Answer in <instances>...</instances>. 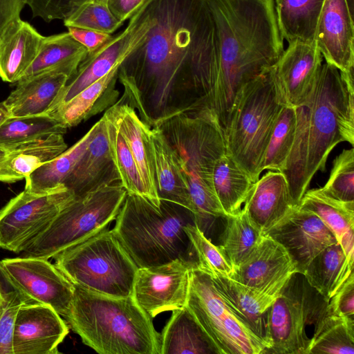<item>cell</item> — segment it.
Instances as JSON below:
<instances>
[{"instance_id": "cell-1", "label": "cell", "mask_w": 354, "mask_h": 354, "mask_svg": "<svg viewBox=\"0 0 354 354\" xmlns=\"http://www.w3.org/2000/svg\"><path fill=\"white\" fill-rule=\"evenodd\" d=\"M153 24L122 62L118 100L151 127L181 110L204 106L218 76V43L207 0H149Z\"/></svg>"}, {"instance_id": "cell-2", "label": "cell", "mask_w": 354, "mask_h": 354, "mask_svg": "<svg viewBox=\"0 0 354 354\" xmlns=\"http://www.w3.org/2000/svg\"><path fill=\"white\" fill-rule=\"evenodd\" d=\"M218 43V69L209 109L225 132L237 92L273 66L283 50L274 0H207Z\"/></svg>"}, {"instance_id": "cell-3", "label": "cell", "mask_w": 354, "mask_h": 354, "mask_svg": "<svg viewBox=\"0 0 354 354\" xmlns=\"http://www.w3.org/2000/svg\"><path fill=\"white\" fill-rule=\"evenodd\" d=\"M156 126L184 174L195 209V223L205 234L215 220L227 216L213 187L215 164L226 153L223 130L207 108L177 112Z\"/></svg>"}, {"instance_id": "cell-4", "label": "cell", "mask_w": 354, "mask_h": 354, "mask_svg": "<svg viewBox=\"0 0 354 354\" xmlns=\"http://www.w3.org/2000/svg\"><path fill=\"white\" fill-rule=\"evenodd\" d=\"M74 288L63 317L85 345L100 354H160L159 334L132 296L111 297Z\"/></svg>"}, {"instance_id": "cell-5", "label": "cell", "mask_w": 354, "mask_h": 354, "mask_svg": "<svg viewBox=\"0 0 354 354\" xmlns=\"http://www.w3.org/2000/svg\"><path fill=\"white\" fill-rule=\"evenodd\" d=\"M112 229L137 267L160 266L176 259L196 266V256L185 227L194 214L176 203L160 200L155 207L143 197L127 194Z\"/></svg>"}, {"instance_id": "cell-6", "label": "cell", "mask_w": 354, "mask_h": 354, "mask_svg": "<svg viewBox=\"0 0 354 354\" xmlns=\"http://www.w3.org/2000/svg\"><path fill=\"white\" fill-rule=\"evenodd\" d=\"M353 69L341 72L322 63L313 88L301 109L307 145L305 185L324 171L328 155L341 142L354 145Z\"/></svg>"}, {"instance_id": "cell-7", "label": "cell", "mask_w": 354, "mask_h": 354, "mask_svg": "<svg viewBox=\"0 0 354 354\" xmlns=\"http://www.w3.org/2000/svg\"><path fill=\"white\" fill-rule=\"evenodd\" d=\"M286 106L272 66L237 92L224 133L226 153L256 182L278 117Z\"/></svg>"}, {"instance_id": "cell-8", "label": "cell", "mask_w": 354, "mask_h": 354, "mask_svg": "<svg viewBox=\"0 0 354 354\" xmlns=\"http://www.w3.org/2000/svg\"><path fill=\"white\" fill-rule=\"evenodd\" d=\"M53 259L74 286L107 296H132L138 268L108 227Z\"/></svg>"}, {"instance_id": "cell-9", "label": "cell", "mask_w": 354, "mask_h": 354, "mask_svg": "<svg viewBox=\"0 0 354 354\" xmlns=\"http://www.w3.org/2000/svg\"><path fill=\"white\" fill-rule=\"evenodd\" d=\"M121 183L102 185L75 197L22 252V257L53 258L108 227L127 196Z\"/></svg>"}, {"instance_id": "cell-10", "label": "cell", "mask_w": 354, "mask_h": 354, "mask_svg": "<svg viewBox=\"0 0 354 354\" xmlns=\"http://www.w3.org/2000/svg\"><path fill=\"white\" fill-rule=\"evenodd\" d=\"M186 306L217 354H261L269 344L230 307L212 278L192 268Z\"/></svg>"}, {"instance_id": "cell-11", "label": "cell", "mask_w": 354, "mask_h": 354, "mask_svg": "<svg viewBox=\"0 0 354 354\" xmlns=\"http://www.w3.org/2000/svg\"><path fill=\"white\" fill-rule=\"evenodd\" d=\"M301 276L292 275L268 310L266 339L270 348L264 353L306 354L310 342L306 328L326 311L328 301Z\"/></svg>"}, {"instance_id": "cell-12", "label": "cell", "mask_w": 354, "mask_h": 354, "mask_svg": "<svg viewBox=\"0 0 354 354\" xmlns=\"http://www.w3.org/2000/svg\"><path fill=\"white\" fill-rule=\"evenodd\" d=\"M75 198L64 186L44 194L24 189L0 209V248L22 252Z\"/></svg>"}, {"instance_id": "cell-13", "label": "cell", "mask_w": 354, "mask_h": 354, "mask_svg": "<svg viewBox=\"0 0 354 354\" xmlns=\"http://www.w3.org/2000/svg\"><path fill=\"white\" fill-rule=\"evenodd\" d=\"M148 3L149 0L145 1L122 31L112 36L97 50L88 54L76 73L68 80L51 111L120 65L145 40L153 24Z\"/></svg>"}, {"instance_id": "cell-14", "label": "cell", "mask_w": 354, "mask_h": 354, "mask_svg": "<svg viewBox=\"0 0 354 354\" xmlns=\"http://www.w3.org/2000/svg\"><path fill=\"white\" fill-rule=\"evenodd\" d=\"M0 270L30 304L48 305L62 317L66 314L74 285L48 259L22 256L3 259Z\"/></svg>"}, {"instance_id": "cell-15", "label": "cell", "mask_w": 354, "mask_h": 354, "mask_svg": "<svg viewBox=\"0 0 354 354\" xmlns=\"http://www.w3.org/2000/svg\"><path fill=\"white\" fill-rule=\"evenodd\" d=\"M194 266L176 259L160 266L138 268L133 298L151 319L161 313L185 306Z\"/></svg>"}, {"instance_id": "cell-16", "label": "cell", "mask_w": 354, "mask_h": 354, "mask_svg": "<svg viewBox=\"0 0 354 354\" xmlns=\"http://www.w3.org/2000/svg\"><path fill=\"white\" fill-rule=\"evenodd\" d=\"M263 234L286 250L301 274L319 252L337 243L333 233L316 214L298 205Z\"/></svg>"}, {"instance_id": "cell-17", "label": "cell", "mask_w": 354, "mask_h": 354, "mask_svg": "<svg viewBox=\"0 0 354 354\" xmlns=\"http://www.w3.org/2000/svg\"><path fill=\"white\" fill-rule=\"evenodd\" d=\"M69 332L66 321L52 307L24 304L19 309L12 334V354H57Z\"/></svg>"}, {"instance_id": "cell-18", "label": "cell", "mask_w": 354, "mask_h": 354, "mask_svg": "<svg viewBox=\"0 0 354 354\" xmlns=\"http://www.w3.org/2000/svg\"><path fill=\"white\" fill-rule=\"evenodd\" d=\"M323 57L315 43H288L272 66L279 94L286 106L299 107L310 95Z\"/></svg>"}, {"instance_id": "cell-19", "label": "cell", "mask_w": 354, "mask_h": 354, "mask_svg": "<svg viewBox=\"0 0 354 354\" xmlns=\"http://www.w3.org/2000/svg\"><path fill=\"white\" fill-rule=\"evenodd\" d=\"M354 19L345 0H325L314 43L326 62L341 72L354 68Z\"/></svg>"}, {"instance_id": "cell-20", "label": "cell", "mask_w": 354, "mask_h": 354, "mask_svg": "<svg viewBox=\"0 0 354 354\" xmlns=\"http://www.w3.org/2000/svg\"><path fill=\"white\" fill-rule=\"evenodd\" d=\"M104 115L124 138L145 188L147 201L159 208L160 200L157 190L151 127L127 103L118 101Z\"/></svg>"}, {"instance_id": "cell-21", "label": "cell", "mask_w": 354, "mask_h": 354, "mask_svg": "<svg viewBox=\"0 0 354 354\" xmlns=\"http://www.w3.org/2000/svg\"><path fill=\"white\" fill-rule=\"evenodd\" d=\"M298 273L296 264L277 241L263 234L249 255L236 268L230 278L254 288L285 284Z\"/></svg>"}, {"instance_id": "cell-22", "label": "cell", "mask_w": 354, "mask_h": 354, "mask_svg": "<svg viewBox=\"0 0 354 354\" xmlns=\"http://www.w3.org/2000/svg\"><path fill=\"white\" fill-rule=\"evenodd\" d=\"M211 278L232 310L269 344L266 339L267 314L288 282L259 288L243 284L228 277Z\"/></svg>"}, {"instance_id": "cell-23", "label": "cell", "mask_w": 354, "mask_h": 354, "mask_svg": "<svg viewBox=\"0 0 354 354\" xmlns=\"http://www.w3.org/2000/svg\"><path fill=\"white\" fill-rule=\"evenodd\" d=\"M116 183L121 181L111 155L102 116L95 135L63 185L77 197Z\"/></svg>"}, {"instance_id": "cell-24", "label": "cell", "mask_w": 354, "mask_h": 354, "mask_svg": "<svg viewBox=\"0 0 354 354\" xmlns=\"http://www.w3.org/2000/svg\"><path fill=\"white\" fill-rule=\"evenodd\" d=\"M295 206L283 174L268 170L253 184L243 209L263 234Z\"/></svg>"}, {"instance_id": "cell-25", "label": "cell", "mask_w": 354, "mask_h": 354, "mask_svg": "<svg viewBox=\"0 0 354 354\" xmlns=\"http://www.w3.org/2000/svg\"><path fill=\"white\" fill-rule=\"evenodd\" d=\"M68 80L64 73L47 71L19 80L3 103L11 117L48 114Z\"/></svg>"}, {"instance_id": "cell-26", "label": "cell", "mask_w": 354, "mask_h": 354, "mask_svg": "<svg viewBox=\"0 0 354 354\" xmlns=\"http://www.w3.org/2000/svg\"><path fill=\"white\" fill-rule=\"evenodd\" d=\"M119 66L48 114L67 129L107 110L118 100L116 82Z\"/></svg>"}, {"instance_id": "cell-27", "label": "cell", "mask_w": 354, "mask_h": 354, "mask_svg": "<svg viewBox=\"0 0 354 354\" xmlns=\"http://www.w3.org/2000/svg\"><path fill=\"white\" fill-rule=\"evenodd\" d=\"M44 37L20 18L0 36V77L17 82L34 61Z\"/></svg>"}, {"instance_id": "cell-28", "label": "cell", "mask_w": 354, "mask_h": 354, "mask_svg": "<svg viewBox=\"0 0 354 354\" xmlns=\"http://www.w3.org/2000/svg\"><path fill=\"white\" fill-rule=\"evenodd\" d=\"M316 214L333 233L351 262H354V201L325 195L320 188L307 190L297 205Z\"/></svg>"}, {"instance_id": "cell-29", "label": "cell", "mask_w": 354, "mask_h": 354, "mask_svg": "<svg viewBox=\"0 0 354 354\" xmlns=\"http://www.w3.org/2000/svg\"><path fill=\"white\" fill-rule=\"evenodd\" d=\"M157 190L160 200L180 205L194 215L195 209L187 183L174 153L158 126L151 129Z\"/></svg>"}, {"instance_id": "cell-30", "label": "cell", "mask_w": 354, "mask_h": 354, "mask_svg": "<svg viewBox=\"0 0 354 354\" xmlns=\"http://www.w3.org/2000/svg\"><path fill=\"white\" fill-rule=\"evenodd\" d=\"M88 54L68 32L44 37L36 57L19 80L47 71L64 73L70 80Z\"/></svg>"}, {"instance_id": "cell-31", "label": "cell", "mask_w": 354, "mask_h": 354, "mask_svg": "<svg viewBox=\"0 0 354 354\" xmlns=\"http://www.w3.org/2000/svg\"><path fill=\"white\" fill-rule=\"evenodd\" d=\"M66 149L67 144L62 133L50 134L8 149L3 170L6 183L25 179Z\"/></svg>"}, {"instance_id": "cell-32", "label": "cell", "mask_w": 354, "mask_h": 354, "mask_svg": "<svg viewBox=\"0 0 354 354\" xmlns=\"http://www.w3.org/2000/svg\"><path fill=\"white\" fill-rule=\"evenodd\" d=\"M159 337L160 354L216 353L186 306L172 311Z\"/></svg>"}, {"instance_id": "cell-33", "label": "cell", "mask_w": 354, "mask_h": 354, "mask_svg": "<svg viewBox=\"0 0 354 354\" xmlns=\"http://www.w3.org/2000/svg\"><path fill=\"white\" fill-rule=\"evenodd\" d=\"M353 263L337 242L324 248L308 264L303 275L327 301L353 272Z\"/></svg>"}, {"instance_id": "cell-34", "label": "cell", "mask_w": 354, "mask_h": 354, "mask_svg": "<svg viewBox=\"0 0 354 354\" xmlns=\"http://www.w3.org/2000/svg\"><path fill=\"white\" fill-rule=\"evenodd\" d=\"M99 125L100 120L95 122L73 146L31 173L25 178L24 189L31 193L44 194L64 186L65 179L84 153L95 135Z\"/></svg>"}, {"instance_id": "cell-35", "label": "cell", "mask_w": 354, "mask_h": 354, "mask_svg": "<svg viewBox=\"0 0 354 354\" xmlns=\"http://www.w3.org/2000/svg\"><path fill=\"white\" fill-rule=\"evenodd\" d=\"M325 0H274L279 28L288 43H314L316 28Z\"/></svg>"}, {"instance_id": "cell-36", "label": "cell", "mask_w": 354, "mask_h": 354, "mask_svg": "<svg viewBox=\"0 0 354 354\" xmlns=\"http://www.w3.org/2000/svg\"><path fill=\"white\" fill-rule=\"evenodd\" d=\"M254 182L227 153L216 162L213 187L216 198L227 216L238 213Z\"/></svg>"}, {"instance_id": "cell-37", "label": "cell", "mask_w": 354, "mask_h": 354, "mask_svg": "<svg viewBox=\"0 0 354 354\" xmlns=\"http://www.w3.org/2000/svg\"><path fill=\"white\" fill-rule=\"evenodd\" d=\"M306 354H354V319L326 313L315 324Z\"/></svg>"}, {"instance_id": "cell-38", "label": "cell", "mask_w": 354, "mask_h": 354, "mask_svg": "<svg viewBox=\"0 0 354 354\" xmlns=\"http://www.w3.org/2000/svg\"><path fill=\"white\" fill-rule=\"evenodd\" d=\"M225 219V226L220 245L234 269L254 250L263 234L243 208Z\"/></svg>"}, {"instance_id": "cell-39", "label": "cell", "mask_w": 354, "mask_h": 354, "mask_svg": "<svg viewBox=\"0 0 354 354\" xmlns=\"http://www.w3.org/2000/svg\"><path fill=\"white\" fill-rule=\"evenodd\" d=\"M62 127L49 114L9 117L0 126V147L10 149L53 133L64 134Z\"/></svg>"}, {"instance_id": "cell-40", "label": "cell", "mask_w": 354, "mask_h": 354, "mask_svg": "<svg viewBox=\"0 0 354 354\" xmlns=\"http://www.w3.org/2000/svg\"><path fill=\"white\" fill-rule=\"evenodd\" d=\"M297 124V109L284 106L275 123L262 164L263 170L282 172L291 151Z\"/></svg>"}, {"instance_id": "cell-41", "label": "cell", "mask_w": 354, "mask_h": 354, "mask_svg": "<svg viewBox=\"0 0 354 354\" xmlns=\"http://www.w3.org/2000/svg\"><path fill=\"white\" fill-rule=\"evenodd\" d=\"M106 132L111 155L122 185L127 194L140 196L147 200V195L129 148L121 133L104 115Z\"/></svg>"}, {"instance_id": "cell-42", "label": "cell", "mask_w": 354, "mask_h": 354, "mask_svg": "<svg viewBox=\"0 0 354 354\" xmlns=\"http://www.w3.org/2000/svg\"><path fill=\"white\" fill-rule=\"evenodd\" d=\"M185 231L195 250L196 268L211 277H230L233 268L221 246L214 245L195 223L187 224Z\"/></svg>"}, {"instance_id": "cell-43", "label": "cell", "mask_w": 354, "mask_h": 354, "mask_svg": "<svg viewBox=\"0 0 354 354\" xmlns=\"http://www.w3.org/2000/svg\"><path fill=\"white\" fill-rule=\"evenodd\" d=\"M66 27H76L113 33L123 23L109 8L106 2L88 0L78 6L63 20Z\"/></svg>"}, {"instance_id": "cell-44", "label": "cell", "mask_w": 354, "mask_h": 354, "mask_svg": "<svg viewBox=\"0 0 354 354\" xmlns=\"http://www.w3.org/2000/svg\"><path fill=\"white\" fill-rule=\"evenodd\" d=\"M321 191L344 202L354 201V149H344L333 161L329 178Z\"/></svg>"}, {"instance_id": "cell-45", "label": "cell", "mask_w": 354, "mask_h": 354, "mask_svg": "<svg viewBox=\"0 0 354 354\" xmlns=\"http://www.w3.org/2000/svg\"><path fill=\"white\" fill-rule=\"evenodd\" d=\"M0 354H12V334L17 315L24 304H30L7 280L0 270Z\"/></svg>"}, {"instance_id": "cell-46", "label": "cell", "mask_w": 354, "mask_h": 354, "mask_svg": "<svg viewBox=\"0 0 354 354\" xmlns=\"http://www.w3.org/2000/svg\"><path fill=\"white\" fill-rule=\"evenodd\" d=\"M88 0H26L34 17H40L46 22L65 19L78 6Z\"/></svg>"}, {"instance_id": "cell-47", "label": "cell", "mask_w": 354, "mask_h": 354, "mask_svg": "<svg viewBox=\"0 0 354 354\" xmlns=\"http://www.w3.org/2000/svg\"><path fill=\"white\" fill-rule=\"evenodd\" d=\"M326 312L340 317L354 315V273L352 272L342 286L329 299Z\"/></svg>"}, {"instance_id": "cell-48", "label": "cell", "mask_w": 354, "mask_h": 354, "mask_svg": "<svg viewBox=\"0 0 354 354\" xmlns=\"http://www.w3.org/2000/svg\"><path fill=\"white\" fill-rule=\"evenodd\" d=\"M70 35L80 44H82L90 54L97 50L111 37L112 35L76 27H67Z\"/></svg>"}, {"instance_id": "cell-49", "label": "cell", "mask_w": 354, "mask_h": 354, "mask_svg": "<svg viewBox=\"0 0 354 354\" xmlns=\"http://www.w3.org/2000/svg\"><path fill=\"white\" fill-rule=\"evenodd\" d=\"M26 0H0V36L15 20L26 5Z\"/></svg>"}, {"instance_id": "cell-50", "label": "cell", "mask_w": 354, "mask_h": 354, "mask_svg": "<svg viewBox=\"0 0 354 354\" xmlns=\"http://www.w3.org/2000/svg\"><path fill=\"white\" fill-rule=\"evenodd\" d=\"M145 0H106L113 15L121 22L129 19Z\"/></svg>"}, {"instance_id": "cell-51", "label": "cell", "mask_w": 354, "mask_h": 354, "mask_svg": "<svg viewBox=\"0 0 354 354\" xmlns=\"http://www.w3.org/2000/svg\"><path fill=\"white\" fill-rule=\"evenodd\" d=\"M9 149L0 147V182L6 183L3 175V165L7 158Z\"/></svg>"}, {"instance_id": "cell-52", "label": "cell", "mask_w": 354, "mask_h": 354, "mask_svg": "<svg viewBox=\"0 0 354 354\" xmlns=\"http://www.w3.org/2000/svg\"><path fill=\"white\" fill-rule=\"evenodd\" d=\"M9 117L10 115L6 106L3 102H0V126Z\"/></svg>"}, {"instance_id": "cell-53", "label": "cell", "mask_w": 354, "mask_h": 354, "mask_svg": "<svg viewBox=\"0 0 354 354\" xmlns=\"http://www.w3.org/2000/svg\"><path fill=\"white\" fill-rule=\"evenodd\" d=\"M347 5L348 9L350 12L351 15L353 17L354 12V0H345Z\"/></svg>"}, {"instance_id": "cell-54", "label": "cell", "mask_w": 354, "mask_h": 354, "mask_svg": "<svg viewBox=\"0 0 354 354\" xmlns=\"http://www.w3.org/2000/svg\"><path fill=\"white\" fill-rule=\"evenodd\" d=\"M1 300H0V313H1Z\"/></svg>"}, {"instance_id": "cell-55", "label": "cell", "mask_w": 354, "mask_h": 354, "mask_svg": "<svg viewBox=\"0 0 354 354\" xmlns=\"http://www.w3.org/2000/svg\"><path fill=\"white\" fill-rule=\"evenodd\" d=\"M98 1H106V0H98Z\"/></svg>"}, {"instance_id": "cell-56", "label": "cell", "mask_w": 354, "mask_h": 354, "mask_svg": "<svg viewBox=\"0 0 354 354\" xmlns=\"http://www.w3.org/2000/svg\"><path fill=\"white\" fill-rule=\"evenodd\" d=\"M0 300H1V292H0Z\"/></svg>"}]
</instances>
